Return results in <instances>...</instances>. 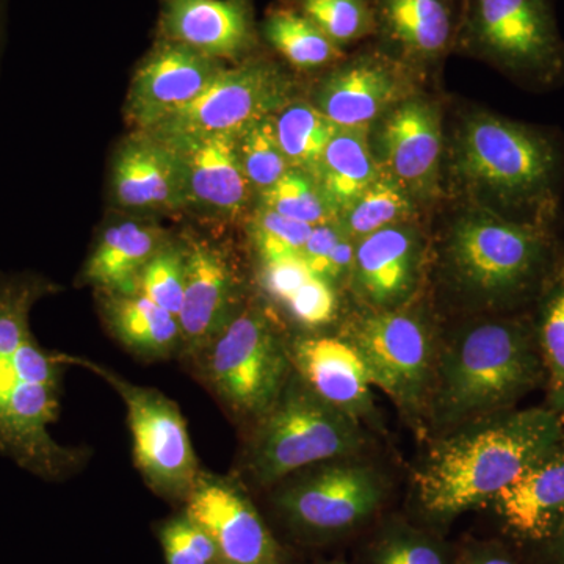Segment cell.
<instances>
[{"instance_id":"obj_1","label":"cell","mask_w":564,"mask_h":564,"mask_svg":"<svg viewBox=\"0 0 564 564\" xmlns=\"http://www.w3.org/2000/svg\"><path fill=\"white\" fill-rule=\"evenodd\" d=\"M55 288L33 274L0 273V455L46 481L74 477L84 447L55 440L62 414V351L41 347L31 328L35 303Z\"/></svg>"},{"instance_id":"obj_2","label":"cell","mask_w":564,"mask_h":564,"mask_svg":"<svg viewBox=\"0 0 564 564\" xmlns=\"http://www.w3.org/2000/svg\"><path fill=\"white\" fill-rule=\"evenodd\" d=\"M563 437V415L549 406L508 410L448 430L415 470L417 522L445 533L459 516L488 507Z\"/></svg>"},{"instance_id":"obj_3","label":"cell","mask_w":564,"mask_h":564,"mask_svg":"<svg viewBox=\"0 0 564 564\" xmlns=\"http://www.w3.org/2000/svg\"><path fill=\"white\" fill-rule=\"evenodd\" d=\"M544 378L532 323L521 318L474 323L440 350L430 414L445 433L514 410Z\"/></svg>"},{"instance_id":"obj_4","label":"cell","mask_w":564,"mask_h":564,"mask_svg":"<svg viewBox=\"0 0 564 564\" xmlns=\"http://www.w3.org/2000/svg\"><path fill=\"white\" fill-rule=\"evenodd\" d=\"M247 430L240 470L262 489L307 467L350 458L366 444L362 423L326 403L295 370L276 403Z\"/></svg>"},{"instance_id":"obj_5","label":"cell","mask_w":564,"mask_h":564,"mask_svg":"<svg viewBox=\"0 0 564 564\" xmlns=\"http://www.w3.org/2000/svg\"><path fill=\"white\" fill-rule=\"evenodd\" d=\"M272 489L270 507L282 534L311 549L358 540L389 499L384 475L355 456L307 467Z\"/></svg>"},{"instance_id":"obj_6","label":"cell","mask_w":564,"mask_h":564,"mask_svg":"<svg viewBox=\"0 0 564 564\" xmlns=\"http://www.w3.org/2000/svg\"><path fill=\"white\" fill-rule=\"evenodd\" d=\"M463 176L518 220L547 226L556 202L560 152L551 137L519 122L474 115L459 140Z\"/></svg>"},{"instance_id":"obj_7","label":"cell","mask_w":564,"mask_h":564,"mask_svg":"<svg viewBox=\"0 0 564 564\" xmlns=\"http://www.w3.org/2000/svg\"><path fill=\"white\" fill-rule=\"evenodd\" d=\"M184 362L245 429L276 403L293 375L288 337L272 315L250 303Z\"/></svg>"},{"instance_id":"obj_8","label":"cell","mask_w":564,"mask_h":564,"mask_svg":"<svg viewBox=\"0 0 564 564\" xmlns=\"http://www.w3.org/2000/svg\"><path fill=\"white\" fill-rule=\"evenodd\" d=\"M447 265L464 292L489 306H507L540 289L552 269L547 226L467 214L452 228Z\"/></svg>"},{"instance_id":"obj_9","label":"cell","mask_w":564,"mask_h":564,"mask_svg":"<svg viewBox=\"0 0 564 564\" xmlns=\"http://www.w3.org/2000/svg\"><path fill=\"white\" fill-rule=\"evenodd\" d=\"M66 366L95 373L120 395L132 437V455L144 484L165 502L182 505L202 473L187 422L176 402L155 388L126 380L122 375L82 356L62 351Z\"/></svg>"},{"instance_id":"obj_10","label":"cell","mask_w":564,"mask_h":564,"mask_svg":"<svg viewBox=\"0 0 564 564\" xmlns=\"http://www.w3.org/2000/svg\"><path fill=\"white\" fill-rule=\"evenodd\" d=\"M459 33L514 76L547 84L564 68L551 0H466Z\"/></svg>"},{"instance_id":"obj_11","label":"cell","mask_w":564,"mask_h":564,"mask_svg":"<svg viewBox=\"0 0 564 564\" xmlns=\"http://www.w3.org/2000/svg\"><path fill=\"white\" fill-rule=\"evenodd\" d=\"M347 340L361 356L372 384L404 414H421L440 356L432 326L415 314L375 311L352 323Z\"/></svg>"},{"instance_id":"obj_12","label":"cell","mask_w":564,"mask_h":564,"mask_svg":"<svg viewBox=\"0 0 564 564\" xmlns=\"http://www.w3.org/2000/svg\"><path fill=\"white\" fill-rule=\"evenodd\" d=\"M292 84L270 62L250 61L232 68L225 66L202 96L148 131L162 135L237 133L292 104Z\"/></svg>"},{"instance_id":"obj_13","label":"cell","mask_w":564,"mask_h":564,"mask_svg":"<svg viewBox=\"0 0 564 564\" xmlns=\"http://www.w3.org/2000/svg\"><path fill=\"white\" fill-rule=\"evenodd\" d=\"M181 508L210 534L223 564H295L239 477L202 469Z\"/></svg>"},{"instance_id":"obj_14","label":"cell","mask_w":564,"mask_h":564,"mask_svg":"<svg viewBox=\"0 0 564 564\" xmlns=\"http://www.w3.org/2000/svg\"><path fill=\"white\" fill-rule=\"evenodd\" d=\"M185 251L184 296L177 321L181 361L209 344L242 311L243 281L231 256L203 239L182 242Z\"/></svg>"},{"instance_id":"obj_15","label":"cell","mask_w":564,"mask_h":564,"mask_svg":"<svg viewBox=\"0 0 564 564\" xmlns=\"http://www.w3.org/2000/svg\"><path fill=\"white\" fill-rule=\"evenodd\" d=\"M225 66L184 44L163 40L135 70L126 107L129 121L137 131L154 128L202 96Z\"/></svg>"},{"instance_id":"obj_16","label":"cell","mask_w":564,"mask_h":564,"mask_svg":"<svg viewBox=\"0 0 564 564\" xmlns=\"http://www.w3.org/2000/svg\"><path fill=\"white\" fill-rule=\"evenodd\" d=\"M162 137L170 140L180 158L185 204H196L225 218H239L247 210L254 188L240 163L237 133Z\"/></svg>"},{"instance_id":"obj_17","label":"cell","mask_w":564,"mask_h":564,"mask_svg":"<svg viewBox=\"0 0 564 564\" xmlns=\"http://www.w3.org/2000/svg\"><path fill=\"white\" fill-rule=\"evenodd\" d=\"M503 532L525 547L547 543L564 521V437L488 505Z\"/></svg>"},{"instance_id":"obj_18","label":"cell","mask_w":564,"mask_h":564,"mask_svg":"<svg viewBox=\"0 0 564 564\" xmlns=\"http://www.w3.org/2000/svg\"><path fill=\"white\" fill-rule=\"evenodd\" d=\"M293 370L321 399L358 422L377 423L372 381L347 339L296 336L289 339Z\"/></svg>"},{"instance_id":"obj_19","label":"cell","mask_w":564,"mask_h":564,"mask_svg":"<svg viewBox=\"0 0 564 564\" xmlns=\"http://www.w3.org/2000/svg\"><path fill=\"white\" fill-rule=\"evenodd\" d=\"M402 63L383 52L345 62L322 82L317 109L339 128L367 129L403 96Z\"/></svg>"},{"instance_id":"obj_20","label":"cell","mask_w":564,"mask_h":564,"mask_svg":"<svg viewBox=\"0 0 564 564\" xmlns=\"http://www.w3.org/2000/svg\"><path fill=\"white\" fill-rule=\"evenodd\" d=\"M165 40L215 61H237L254 47L250 0H163Z\"/></svg>"},{"instance_id":"obj_21","label":"cell","mask_w":564,"mask_h":564,"mask_svg":"<svg viewBox=\"0 0 564 564\" xmlns=\"http://www.w3.org/2000/svg\"><path fill=\"white\" fill-rule=\"evenodd\" d=\"M115 199L129 209H176L184 206V176L170 140L137 131L113 161Z\"/></svg>"},{"instance_id":"obj_22","label":"cell","mask_w":564,"mask_h":564,"mask_svg":"<svg viewBox=\"0 0 564 564\" xmlns=\"http://www.w3.org/2000/svg\"><path fill=\"white\" fill-rule=\"evenodd\" d=\"M421 274V243L413 229L395 225L356 242L351 276L375 311L400 310L413 296Z\"/></svg>"},{"instance_id":"obj_23","label":"cell","mask_w":564,"mask_h":564,"mask_svg":"<svg viewBox=\"0 0 564 564\" xmlns=\"http://www.w3.org/2000/svg\"><path fill=\"white\" fill-rule=\"evenodd\" d=\"M443 132L436 106L425 99L399 104L383 122L381 150L395 177L410 193L432 191L440 166Z\"/></svg>"},{"instance_id":"obj_24","label":"cell","mask_w":564,"mask_h":564,"mask_svg":"<svg viewBox=\"0 0 564 564\" xmlns=\"http://www.w3.org/2000/svg\"><path fill=\"white\" fill-rule=\"evenodd\" d=\"M372 7L373 33L411 62L443 57L462 28L456 0H372Z\"/></svg>"},{"instance_id":"obj_25","label":"cell","mask_w":564,"mask_h":564,"mask_svg":"<svg viewBox=\"0 0 564 564\" xmlns=\"http://www.w3.org/2000/svg\"><path fill=\"white\" fill-rule=\"evenodd\" d=\"M98 293L107 332L133 358L143 362L181 358L182 334L176 315L140 293Z\"/></svg>"},{"instance_id":"obj_26","label":"cell","mask_w":564,"mask_h":564,"mask_svg":"<svg viewBox=\"0 0 564 564\" xmlns=\"http://www.w3.org/2000/svg\"><path fill=\"white\" fill-rule=\"evenodd\" d=\"M169 242L155 226L124 221L102 234L82 280L98 292L135 293L141 270Z\"/></svg>"},{"instance_id":"obj_27","label":"cell","mask_w":564,"mask_h":564,"mask_svg":"<svg viewBox=\"0 0 564 564\" xmlns=\"http://www.w3.org/2000/svg\"><path fill=\"white\" fill-rule=\"evenodd\" d=\"M350 564H454L444 533L402 514H383L356 540Z\"/></svg>"},{"instance_id":"obj_28","label":"cell","mask_w":564,"mask_h":564,"mask_svg":"<svg viewBox=\"0 0 564 564\" xmlns=\"http://www.w3.org/2000/svg\"><path fill=\"white\" fill-rule=\"evenodd\" d=\"M366 129L339 128L313 176L334 214L343 215L381 176Z\"/></svg>"},{"instance_id":"obj_29","label":"cell","mask_w":564,"mask_h":564,"mask_svg":"<svg viewBox=\"0 0 564 564\" xmlns=\"http://www.w3.org/2000/svg\"><path fill=\"white\" fill-rule=\"evenodd\" d=\"M541 289L534 334L543 359L549 408L564 415V262L552 265Z\"/></svg>"},{"instance_id":"obj_30","label":"cell","mask_w":564,"mask_h":564,"mask_svg":"<svg viewBox=\"0 0 564 564\" xmlns=\"http://www.w3.org/2000/svg\"><path fill=\"white\" fill-rule=\"evenodd\" d=\"M263 35L300 69L322 68L344 57L343 50L296 9L273 10L263 22Z\"/></svg>"},{"instance_id":"obj_31","label":"cell","mask_w":564,"mask_h":564,"mask_svg":"<svg viewBox=\"0 0 564 564\" xmlns=\"http://www.w3.org/2000/svg\"><path fill=\"white\" fill-rule=\"evenodd\" d=\"M274 128L292 169L314 174L339 126L333 124L317 107L299 102L289 104L274 115Z\"/></svg>"},{"instance_id":"obj_32","label":"cell","mask_w":564,"mask_h":564,"mask_svg":"<svg viewBox=\"0 0 564 564\" xmlns=\"http://www.w3.org/2000/svg\"><path fill=\"white\" fill-rule=\"evenodd\" d=\"M413 214L410 192L391 174H381L343 215L340 228L355 242L389 226L403 225Z\"/></svg>"},{"instance_id":"obj_33","label":"cell","mask_w":564,"mask_h":564,"mask_svg":"<svg viewBox=\"0 0 564 564\" xmlns=\"http://www.w3.org/2000/svg\"><path fill=\"white\" fill-rule=\"evenodd\" d=\"M261 206L311 226L336 220L313 174L299 169L289 170L272 187L262 191Z\"/></svg>"},{"instance_id":"obj_34","label":"cell","mask_w":564,"mask_h":564,"mask_svg":"<svg viewBox=\"0 0 564 564\" xmlns=\"http://www.w3.org/2000/svg\"><path fill=\"white\" fill-rule=\"evenodd\" d=\"M237 150L243 172L256 191L272 187L292 169L278 141L274 115L251 122L237 132Z\"/></svg>"},{"instance_id":"obj_35","label":"cell","mask_w":564,"mask_h":564,"mask_svg":"<svg viewBox=\"0 0 564 564\" xmlns=\"http://www.w3.org/2000/svg\"><path fill=\"white\" fill-rule=\"evenodd\" d=\"M295 9L339 47L375 31L372 0H296Z\"/></svg>"},{"instance_id":"obj_36","label":"cell","mask_w":564,"mask_h":564,"mask_svg":"<svg viewBox=\"0 0 564 564\" xmlns=\"http://www.w3.org/2000/svg\"><path fill=\"white\" fill-rule=\"evenodd\" d=\"M184 245L166 242L144 265L137 280L135 293L147 296L166 313L180 315L184 296Z\"/></svg>"},{"instance_id":"obj_37","label":"cell","mask_w":564,"mask_h":564,"mask_svg":"<svg viewBox=\"0 0 564 564\" xmlns=\"http://www.w3.org/2000/svg\"><path fill=\"white\" fill-rule=\"evenodd\" d=\"M165 564H223L210 534L184 510L155 525Z\"/></svg>"},{"instance_id":"obj_38","label":"cell","mask_w":564,"mask_h":564,"mask_svg":"<svg viewBox=\"0 0 564 564\" xmlns=\"http://www.w3.org/2000/svg\"><path fill=\"white\" fill-rule=\"evenodd\" d=\"M314 226L282 217L278 212L259 207L251 221V239L259 262L302 256Z\"/></svg>"},{"instance_id":"obj_39","label":"cell","mask_w":564,"mask_h":564,"mask_svg":"<svg viewBox=\"0 0 564 564\" xmlns=\"http://www.w3.org/2000/svg\"><path fill=\"white\" fill-rule=\"evenodd\" d=\"M281 307L300 328L315 332L336 318L337 296L333 284L311 274Z\"/></svg>"},{"instance_id":"obj_40","label":"cell","mask_w":564,"mask_h":564,"mask_svg":"<svg viewBox=\"0 0 564 564\" xmlns=\"http://www.w3.org/2000/svg\"><path fill=\"white\" fill-rule=\"evenodd\" d=\"M314 274L302 256L259 262L258 281L262 292L278 306H282L307 278Z\"/></svg>"},{"instance_id":"obj_41","label":"cell","mask_w":564,"mask_h":564,"mask_svg":"<svg viewBox=\"0 0 564 564\" xmlns=\"http://www.w3.org/2000/svg\"><path fill=\"white\" fill-rule=\"evenodd\" d=\"M344 234V229L336 220L314 226L304 245L302 259L315 276L326 281L334 248Z\"/></svg>"},{"instance_id":"obj_42","label":"cell","mask_w":564,"mask_h":564,"mask_svg":"<svg viewBox=\"0 0 564 564\" xmlns=\"http://www.w3.org/2000/svg\"><path fill=\"white\" fill-rule=\"evenodd\" d=\"M454 564H521L507 544L496 540H473L456 545Z\"/></svg>"},{"instance_id":"obj_43","label":"cell","mask_w":564,"mask_h":564,"mask_svg":"<svg viewBox=\"0 0 564 564\" xmlns=\"http://www.w3.org/2000/svg\"><path fill=\"white\" fill-rule=\"evenodd\" d=\"M547 564H564V521L547 543L536 549Z\"/></svg>"},{"instance_id":"obj_44","label":"cell","mask_w":564,"mask_h":564,"mask_svg":"<svg viewBox=\"0 0 564 564\" xmlns=\"http://www.w3.org/2000/svg\"><path fill=\"white\" fill-rule=\"evenodd\" d=\"M314 564H350L344 556H334V558L321 560V562Z\"/></svg>"}]
</instances>
